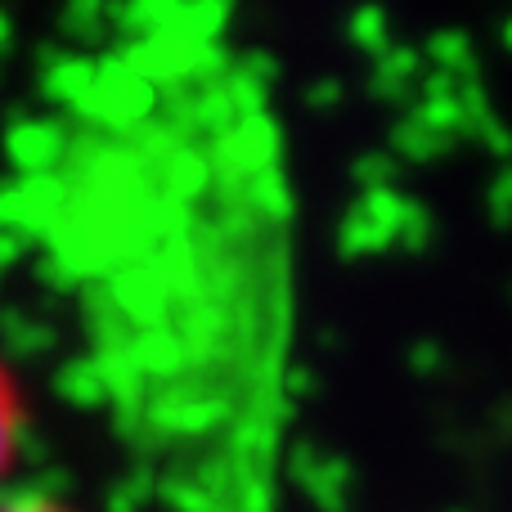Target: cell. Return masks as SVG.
<instances>
[{"mask_svg": "<svg viewBox=\"0 0 512 512\" xmlns=\"http://www.w3.org/2000/svg\"><path fill=\"white\" fill-rule=\"evenodd\" d=\"M0 512H72V508L45 495H9V499H0Z\"/></svg>", "mask_w": 512, "mask_h": 512, "instance_id": "obj_2", "label": "cell"}, {"mask_svg": "<svg viewBox=\"0 0 512 512\" xmlns=\"http://www.w3.org/2000/svg\"><path fill=\"white\" fill-rule=\"evenodd\" d=\"M18 441H23V396H18L14 373L0 364V477L14 463Z\"/></svg>", "mask_w": 512, "mask_h": 512, "instance_id": "obj_1", "label": "cell"}]
</instances>
